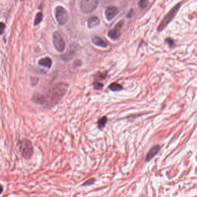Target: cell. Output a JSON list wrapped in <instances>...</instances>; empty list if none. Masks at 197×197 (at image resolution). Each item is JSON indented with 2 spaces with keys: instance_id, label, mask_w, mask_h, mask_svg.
Masks as SVG:
<instances>
[{
  "instance_id": "6da1fadb",
  "label": "cell",
  "mask_w": 197,
  "mask_h": 197,
  "mask_svg": "<svg viewBox=\"0 0 197 197\" xmlns=\"http://www.w3.org/2000/svg\"><path fill=\"white\" fill-rule=\"evenodd\" d=\"M68 85L64 83H60L56 84L53 88L51 92L52 102L57 103L65 95L67 91Z\"/></svg>"
},
{
  "instance_id": "7a4b0ae2",
  "label": "cell",
  "mask_w": 197,
  "mask_h": 197,
  "mask_svg": "<svg viewBox=\"0 0 197 197\" xmlns=\"http://www.w3.org/2000/svg\"><path fill=\"white\" fill-rule=\"evenodd\" d=\"M180 5H181V4L180 3L177 4L164 17V18L160 22V23L158 27V28H157L158 32H161L169 24V23L172 20V19L175 18L176 14L179 11V9L180 8Z\"/></svg>"
},
{
  "instance_id": "3957f363",
  "label": "cell",
  "mask_w": 197,
  "mask_h": 197,
  "mask_svg": "<svg viewBox=\"0 0 197 197\" xmlns=\"http://www.w3.org/2000/svg\"><path fill=\"white\" fill-rule=\"evenodd\" d=\"M18 146L19 150L23 157L26 159H30L32 157L34 153V149L30 141L27 139L21 141L19 142Z\"/></svg>"
},
{
  "instance_id": "277c9868",
  "label": "cell",
  "mask_w": 197,
  "mask_h": 197,
  "mask_svg": "<svg viewBox=\"0 0 197 197\" xmlns=\"http://www.w3.org/2000/svg\"><path fill=\"white\" fill-rule=\"evenodd\" d=\"M98 4L99 0H81L80 8L84 13H91L96 9Z\"/></svg>"
},
{
  "instance_id": "5b68a950",
  "label": "cell",
  "mask_w": 197,
  "mask_h": 197,
  "mask_svg": "<svg viewBox=\"0 0 197 197\" xmlns=\"http://www.w3.org/2000/svg\"><path fill=\"white\" fill-rule=\"evenodd\" d=\"M55 15L58 23L60 26L65 25L68 20V14L66 10L62 7L58 6L56 8Z\"/></svg>"
},
{
  "instance_id": "8992f818",
  "label": "cell",
  "mask_w": 197,
  "mask_h": 197,
  "mask_svg": "<svg viewBox=\"0 0 197 197\" xmlns=\"http://www.w3.org/2000/svg\"><path fill=\"white\" fill-rule=\"evenodd\" d=\"M53 43L55 49L60 53L63 52L66 47L65 42L58 32H55L53 34Z\"/></svg>"
},
{
  "instance_id": "52a82bcc",
  "label": "cell",
  "mask_w": 197,
  "mask_h": 197,
  "mask_svg": "<svg viewBox=\"0 0 197 197\" xmlns=\"http://www.w3.org/2000/svg\"><path fill=\"white\" fill-rule=\"evenodd\" d=\"M118 9L115 7H108L106 8L105 11V15L108 21L114 19L118 14Z\"/></svg>"
},
{
  "instance_id": "ba28073f",
  "label": "cell",
  "mask_w": 197,
  "mask_h": 197,
  "mask_svg": "<svg viewBox=\"0 0 197 197\" xmlns=\"http://www.w3.org/2000/svg\"><path fill=\"white\" fill-rule=\"evenodd\" d=\"M160 150V145H155L152 147L146 156L145 161L149 162V161H150L158 153Z\"/></svg>"
},
{
  "instance_id": "9c48e42d",
  "label": "cell",
  "mask_w": 197,
  "mask_h": 197,
  "mask_svg": "<svg viewBox=\"0 0 197 197\" xmlns=\"http://www.w3.org/2000/svg\"><path fill=\"white\" fill-rule=\"evenodd\" d=\"M120 30L121 28L115 27L114 29L109 31L107 34L108 37L112 40H114V41L118 40L121 35V32L120 31Z\"/></svg>"
},
{
  "instance_id": "30bf717a",
  "label": "cell",
  "mask_w": 197,
  "mask_h": 197,
  "mask_svg": "<svg viewBox=\"0 0 197 197\" xmlns=\"http://www.w3.org/2000/svg\"><path fill=\"white\" fill-rule=\"evenodd\" d=\"M92 42L95 45L102 48H106L108 46L107 43L104 41H103L102 38L97 36H95L92 38Z\"/></svg>"
},
{
  "instance_id": "8fae6325",
  "label": "cell",
  "mask_w": 197,
  "mask_h": 197,
  "mask_svg": "<svg viewBox=\"0 0 197 197\" xmlns=\"http://www.w3.org/2000/svg\"><path fill=\"white\" fill-rule=\"evenodd\" d=\"M100 23V19L97 16H92L88 20L87 24L89 28H92L98 26Z\"/></svg>"
},
{
  "instance_id": "7c38bea8",
  "label": "cell",
  "mask_w": 197,
  "mask_h": 197,
  "mask_svg": "<svg viewBox=\"0 0 197 197\" xmlns=\"http://www.w3.org/2000/svg\"><path fill=\"white\" fill-rule=\"evenodd\" d=\"M38 64L40 66H44L45 68L50 69L52 65V60L49 57H46L39 60Z\"/></svg>"
},
{
  "instance_id": "4fadbf2b",
  "label": "cell",
  "mask_w": 197,
  "mask_h": 197,
  "mask_svg": "<svg viewBox=\"0 0 197 197\" xmlns=\"http://www.w3.org/2000/svg\"><path fill=\"white\" fill-rule=\"evenodd\" d=\"M108 88L113 92H117L122 91L123 89V87L122 85L117 83H113L108 86Z\"/></svg>"
},
{
  "instance_id": "5bb4252c",
  "label": "cell",
  "mask_w": 197,
  "mask_h": 197,
  "mask_svg": "<svg viewBox=\"0 0 197 197\" xmlns=\"http://www.w3.org/2000/svg\"><path fill=\"white\" fill-rule=\"evenodd\" d=\"M33 100L37 104H43L45 102V98L43 96L40 95V94H35L33 96Z\"/></svg>"
},
{
  "instance_id": "9a60e30c",
  "label": "cell",
  "mask_w": 197,
  "mask_h": 197,
  "mask_svg": "<svg viewBox=\"0 0 197 197\" xmlns=\"http://www.w3.org/2000/svg\"><path fill=\"white\" fill-rule=\"evenodd\" d=\"M107 118L104 116H103L102 118H101L97 122V126H98V128L100 129V130H102L104 128L106 123H107Z\"/></svg>"
},
{
  "instance_id": "2e32d148",
  "label": "cell",
  "mask_w": 197,
  "mask_h": 197,
  "mask_svg": "<svg viewBox=\"0 0 197 197\" xmlns=\"http://www.w3.org/2000/svg\"><path fill=\"white\" fill-rule=\"evenodd\" d=\"M74 55V53L73 52L70 51V52H68L66 54H64V56H62V60H64L65 61L68 62V61H70L71 60H72Z\"/></svg>"
},
{
  "instance_id": "e0dca14e",
  "label": "cell",
  "mask_w": 197,
  "mask_h": 197,
  "mask_svg": "<svg viewBox=\"0 0 197 197\" xmlns=\"http://www.w3.org/2000/svg\"><path fill=\"white\" fill-rule=\"evenodd\" d=\"M107 77V73L106 72H99L96 75H95V80L99 81V80H103Z\"/></svg>"
},
{
  "instance_id": "ac0fdd59",
  "label": "cell",
  "mask_w": 197,
  "mask_h": 197,
  "mask_svg": "<svg viewBox=\"0 0 197 197\" xmlns=\"http://www.w3.org/2000/svg\"><path fill=\"white\" fill-rule=\"evenodd\" d=\"M42 19H43V15H42V14L41 13V12L38 13L37 15L35 16V21H34V24L35 26L39 24L42 22Z\"/></svg>"
},
{
  "instance_id": "d6986e66",
  "label": "cell",
  "mask_w": 197,
  "mask_h": 197,
  "mask_svg": "<svg viewBox=\"0 0 197 197\" xmlns=\"http://www.w3.org/2000/svg\"><path fill=\"white\" fill-rule=\"evenodd\" d=\"M148 4H149L148 0H140L138 3V5L140 8L145 9V8H146Z\"/></svg>"
},
{
  "instance_id": "ffe728a7",
  "label": "cell",
  "mask_w": 197,
  "mask_h": 197,
  "mask_svg": "<svg viewBox=\"0 0 197 197\" xmlns=\"http://www.w3.org/2000/svg\"><path fill=\"white\" fill-rule=\"evenodd\" d=\"M93 87L96 90H100L104 87V84L99 81H95L93 82Z\"/></svg>"
},
{
  "instance_id": "44dd1931",
  "label": "cell",
  "mask_w": 197,
  "mask_h": 197,
  "mask_svg": "<svg viewBox=\"0 0 197 197\" xmlns=\"http://www.w3.org/2000/svg\"><path fill=\"white\" fill-rule=\"evenodd\" d=\"M165 42L166 43H167L171 47H172L174 46L175 45V43H174V41L173 39H172L171 38H167L165 41Z\"/></svg>"
},
{
  "instance_id": "7402d4cb",
  "label": "cell",
  "mask_w": 197,
  "mask_h": 197,
  "mask_svg": "<svg viewBox=\"0 0 197 197\" xmlns=\"http://www.w3.org/2000/svg\"><path fill=\"white\" fill-rule=\"evenodd\" d=\"M5 28V25L3 23H0V35L4 33Z\"/></svg>"
},
{
  "instance_id": "603a6c76",
  "label": "cell",
  "mask_w": 197,
  "mask_h": 197,
  "mask_svg": "<svg viewBox=\"0 0 197 197\" xmlns=\"http://www.w3.org/2000/svg\"><path fill=\"white\" fill-rule=\"evenodd\" d=\"M94 181H95V180H94L93 179H89V180H87L85 183H84V184H83V185H90V184H93V183H94Z\"/></svg>"
},
{
  "instance_id": "cb8c5ba5",
  "label": "cell",
  "mask_w": 197,
  "mask_h": 197,
  "mask_svg": "<svg viewBox=\"0 0 197 197\" xmlns=\"http://www.w3.org/2000/svg\"><path fill=\"white\" fill-rule=\"evenodd\" d=\"M132 13H133V10H131V11L129 12V14L127 15V18H130V17L132 16Z\"/></svg>"
},
{
  "instance_id": "d4e9b609",
  "label": "cell",
  "mask_w": 197,
  "mask_h": 197,
  "mask_svg": "<svg viewBox=\"0 0 197 197\" xmlns=\"http://www.w3.org/2000/svg\"><path fill=\"white\" fill-rule=\"evenodd\" d=\"M3 191V187L1 185H0V194H1Z\"/></svg>"
}]
</instances>
